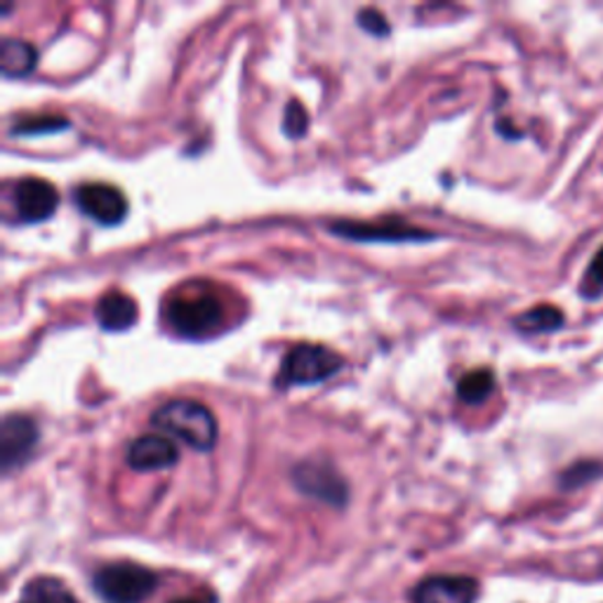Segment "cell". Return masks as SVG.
I'll return each instance as SVG.
<instances>
[{
  "label": "cell",
  "instance_id": "obj_11",
  "mask_svg": "<svg viewBox=\"0 0 603 603\" xmlns=\"http://www.w3.org/2000/svg\"><path fill=\"white\" fill-rule=\"evenodd\" d=\"M125 462L135 472H156L177 462V448L165 434H142L128 443Z\"/></svg>",
  "mask_w": 603,
  "mask_h": 603
},
{
  "label": "cell",
  "instance_id": "obj_12",
  "mask_svg": "<svg viewBox=\"0 0 603 603\" xmlns=\"http://www.w3.org/2000/svg\"><path fill=\"white\" fill-rule=\"evenodd\" d=\"M95 318L105 330H128L138 321V302L123 290H109L97 299Z\"/></svg>",
  "mask_w": 603,
  "mask_h": 603
},
{
  "label": "cell",
  "instance_id": "obj_22",
  "mask_svg": "<svg viewBox=\"0 0 603 603\" xmlns=\"http://www.w3.org/2000/svg\"><path fill=\"white\" fill-rule=\"evenodd\" d=\"M173 603H215V596L208 594V596H184V599H177Z\"/></svg>",
  "mask_w": 603,
  "mask_h": 603
},
{
  "label": "cell",
  "instance_id": "obj_16",
  "mask_svg": "<svg viewBox=\"0 0 603 603\" xmlns=\"http://www.w3.org/2000/svg\"><path fill=\"white\" fill-rule=\"evenodd\" d=\"M456 392L464 404L479 406L495 392V373L491 368H474V371H469L460 377Z\"/></svg>",
  "mask_w": 603,
  "mask_h": 603
},
{
  "label": "cell",
  "instance_id": "obj_2",
  "mask_svg": "<svg viewBox=\"0 0 603 603\" xmlns=\"http://www.w3.org/2000/svg\"><path fill=\"white\" fill-rule=\"evenodd\" d=\"M165 321L182 338H208L224 324V307L217 295L187 288L167 299Z\"/></svg>",
  "mask_w": 603,
  "mask_h": 603
},
{
  "label": "cell",
  "instance_id": "obj_19",
  "mask_svg": "<svg viewBox=\"0 0 603 603\" xmlns=\"http://www.w3.org/2000/svg\"><path fill=\"white\" fill-rule=\"evenodd\" d=\"M578 293L584 302H599L603 297V245L594 253L588 272L580 281Z\"/></svg>",
  "mask_w": 603,
  "mask_h": 603
},
{
  "label": "cell",
  "instance_id": "obj_1",
  "mask_svg": "<svg viewBox=\"0 0 603 603\" xmlns=\"http://www.w3.org/2000/svg\"><path fill=\"white\" fill-rule=\"evenodd\" d=\"M151 425L175 437L198 452L212 450L217 441V420L208 406L196 398H171L151 413Z\"/></svg>",
  "mask_w": 603,
  "mask_h": 603
},
{
  "label": "cell",
  "instance_id": "obj_18",
  "mask_svg": "<svg viewBox=\"0 0 603 603\" xmlns=\"http://www.w3.org/2000/svg\"><path fill=\"white\" fill-rule=\"evenodd\" d=\"M64 128H69V121H66L64 116L41 113V116H29V119L17 121L10 132L12 135H53V132Z\"/></svg>",
  "mask_w": 603,
  "mask_h": 603
},
{
  "label": "cell",
  "instance_id": "obj_6",
  "mask_svg": "<svg viewBox=\"0 0 603 603\" xmlns=\"http://www.w3.org/2000/svg\"><path fill=\"white\" fill-rule=\"evenodd\" d=\"M74 200L83 215L90 220L113 227L125 220L128 215V198L125 194L107 182H83L74 189Z\"/></svg>",
  "mask_w": 603,
  "mask_h": 603
},
{
  "label": "cell",
  "instance_id": "obj_10",
  "mask_svg": "<svg viewBox=\"0 0 603 603\" xmlns=\"http://www.w3.org/2000/svg\"><path fill=\"white\" fill-rule=\"evenodd\" d=\"M59 204L57 189L43 177H24L14 184V210L22 222H45Z\"/></svg>",
  "mask_w": 603,
  "mask_h": 603
},
{
  "label": "cell",
  "instance_id": "obj_7",
  "mask_svg": "<svg viewBox=\"0 0 603 603\" xmlns=\"http://www.w3.org/2000/svg\"><path fill=\"white\" fill-rule=\"evenodd\" d=\"M332 233H338L349 241L361 243H401V241H429L434 239L431 231H423L413 224H406L401 220H382V222H357V220H335L328 224Z\"/></svg>",
  "mask_w": 603,
  "mask_h": 603
},
{
  "label": "cell",
  "instance_id": "obj_17",
  "mask_svg": "<svg viewBox=\"0 0 603 603\" xmlns=\"http://www.w3.org/2000/svg\"><path fill=\"white\" fill-rule=\"evenodd\" d=\"M603 479V462L601 460H578L571 467H566L559 474L561 491H580L584 485Z\"/></svg>",
  "mask_w": 603,
  "mask_h": 603
},
{
  "label": "cell",
  "instance_id": "obj_20",
  "mask_svg": "<svg viewBox=\"0 0 603 603\" xmlns=\"http://www.w3.org/2000/svg\"><path fill=\"white\" fill-rule=\"evenodd\" d=\"M309 128V113L307 109L302 107L299 99H290L286 105V111H283V130H286V135L297 140L305 138Z\"/></svg>",
  "mask_w": 603,
  "mask_h": 603
},
{
  "label": "cell",
  "instance_id": "obj_14",
  "mask_svg": "<svg viewBox=\"0 0 603 603\" xmlns=\"http://www.w3.org/2000/svg\"><path fill=\"white\" fill-rule=\"evenodd\" d=\"M17 603H78V599L64 580L55 575H36L24 584Z\"/></svg>",
  "mask_w": 603,
  "mask_h": 603
},
{
  "label": "cell",
  "instance_id": "obj_21",
  "mask_svg": "<svg viewBox=\"0 0 603 603\" xmlns=\"http://www.w3.org/2000/svg\"><path fill=\"white\" fill-rule=\"evenodd\" d=\"M357 24L371 33V36H387L390 33V22H387V17H384L380 10L375 8H363L359 14H357Z\"/></svg>",
  "mask_w": 603,
  "mask_h": 603
},
{
  "label": "cell",
  "instance_id": "obj_8",
  "mask_svg": "<svg viewBox=\"0 0 603 603\" xmlns=\"http://www.w3.org/2000/svg\"><path fill=\"white\" fill-rule=\"evenodd\" d=\"M36 441V423L29 415L8 413L0 423V469L10 474L17 467H22L31 458Z\"/></svg>",
  "mask_w": 603,
  "mask_h": 603
},
{
  "label": "cell",
  "instance_id": "obj_3",
  "mask_svg": "<svg viewBox=\"0 0 603 603\" xmlns=\"http://www.w3.org/2000/svg\"><path fill=\"white\" fill-rule=\"evenodd\" d=\"M158 584V573L135 561H111L92 573V590L105 603H144Z\"/></svg>",
  "mask_w": 603,
  "mask_h": 603
},
{
  "label": "cell",
  "instance_id": "obj_9",
  "mask_svg": "<svg viewBox=\"0 0 603 603\" xmlns=\"http://www.w3.org/2000/svg\"><path fill=\"white\" fill-rule=\"evenodd\" d=\"M481 584L472 575H429L410 592V603H476Z\"/></svg>",
  "mask_w": 603,
  "mask_h": 603
},
{
  "label": "cell",
  "instance_id": "obj_13",
  "mask_svg": "<svg viewBox=\"0 0 603 603\" xmlns=\"http://www.w3.org/2000/svg\"><path fill=\"white\" fill-rule=\"evenodd\" d=\"M39 50L24 39L6 36L0 41V72L8 78H22L36 69Z\"/></svg>",
  "mask_w": 603,
  "mask_h": 603
},
{
  "label": "cell",
  "instance_id": "obj_15",
  "mask_svg": "<svg viewBox=\"0 0 603 603\" xmlns=\"http://www.w3.org/2000/svg\"><path fill=\"white\" fill-rule=\"evenodd\" d=\"M566 314L555 305H538L514 318V328L524 335H549L561 330Z\"/></svg>",
  "mask_w": 603,
  "mask_h": 603
},
{
  "label": "cell",
  "instance_id": "obj_4",
  "mask_svg": "<svg viewBox=\"0 0 603 603\" xmlns=\"http://www.w3.org/2000/svg\"><path fill=\"white\" fill-rule=\"evenodd\" d=\"M342 368V357L324 344L302 342L295 344L281 361L278 384L295 387V384H318L335 375Z\"/></svg>",
  "mask_w": 603,
  "mask_h": 603
},
{
  "label": "cell",
  "instance_id": "obj_5",
  "mask_svg": "<svg viewBox=\"0 0 603 603\" xmlns=\"http://www.w3.org/2000/svg\"><path fill=\"white\" fill-rule=\"evenodd\" d=\"M295 489L332 509H342L349 500V485L344 476L328 460L311 458L293 467Z\"/></svg>",
  "mask_w": 603,
  "mask_h": 603
}]
</instances>
